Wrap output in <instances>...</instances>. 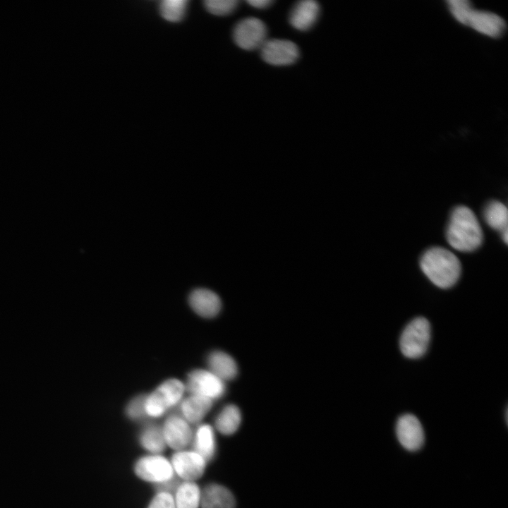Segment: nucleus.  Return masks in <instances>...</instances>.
Masks as SVG:
<instances>
[{
  "mask_svg": "<svg viewBox=\"0 0 508 508\" xmlns=\"http://www.w3.org/2000/svg\"><path fill=\"white\" fill-rule=\"evenodd\" d=\"M320 8L319 4L314 0H303L298 1L289 13V23L300 31L310 30L316 23Z\"/></svg>",
  "mask_w": 508,
  "mask_h": 508,
  "instance_id": "ddd939ff",
  "label": "nucleus"
},
{
  "mask_svg": "<svg viewBox=\"0 0 508 508\" xmlns=\"http://www.w3.org/2000/svg\"><path fill=\"white\" fill-rule=\"evenodd\" d=\"M267 27L262 20L248 17L236 24L233 30V38L238 47L250 51L260 49L267 40Z\"/></svg>",
  "mask_w": 508,
  "mask_h": 508,
  "instance_id": "39448f33",
  "label": "nucleus"
},
{
  "mask_svg": "<svg viewBox=\"0 0 508 508\" xmlns=\"http://www.w3.org/2000/svg\"><path fill=\"white\" fill-rule=\"evenodd\" d=\"M209 370L219 379L231 380L238 373V368L235 361L229 354L215 351L212 352L207 358Z\"/></svg>",
  "mask_w": 508,
  "mask_h": 508,
  "instance_id": "f3484780",
  "label": "nucleus"
},
{
  "mask_svg": "<svg viewBox=\"0 0 508 508\" xmlns=\"http://www.w3.org/2000/svg\"><path fill=\"white\" fill-rule=\"evenodd\" d=\"M134 470L140 479L157 484L164 483L174 478V469L171 462L158 454L139 459Z\"/></svg>",
  "mask_w": 508,
  "mask_h": 508,
  "instance_id": "0eeeda50",
  "label": "nucleus"
},
{
  "mask_svg": "<svg viewBox=\"0 0 508 508\" xmlns=\"http://www.w3.org/2000/svg\"><path fill=\"white\" fill-rule=\"evenodd\" d=\"M192 309L203 318H213L220 311L222 303L219 296L207 289H196L189 295Z\"/></svg>",
  "mask_w": 508,
  "mask_h": 508,
  "instance_id": "4468645a",
  "label": "nucleus"
},
{
  "mask_svg": "<svg viewBox=\"0 0 508 508\" xmlns=\"http://www.w3.org/2000/svg\"><path fill=\"white\" fill-rule=\"evenodd\" d=\"M396 433L399 442L407 450L416 451L424 443L423 428L419 420L413 414L406 413L399 418Z\"/></svg>",
  "mask_w": 508,
  "mask_h": 508,
  "instance_id": "9d476101",
  "label": "nucleus"
},
{
  "mask_svg": "<svg viewBox=\"0 0 508 508\" xmlns=\"http://www.w3.org/2000/svg\"><path fill=\"white\" fill-rule=\"evenodd\" d=\"M213 401L207 397L190 394L181 404L183 418L188 423H198L212 408Z\"/></svg>",
  "mask_w": 508,
  "mask_h": 508,
  "instance_id": "dca6fc26",
  "label": "nucleus"
},
{
  "mask_svg": "<svg viewBox=\"0 0 508 508\" xmlns=\"http://www.w3.org/2000/svg\"><path fill=\"white\" fill-rule=\"evenodd\" d=\"M247 3L250 6H251L255 8L263 9V8H265L270 6L273 3V1H272V0H250V1H247Z\"/></svg>",
  "mask_w": 508,
  "mask_h": 508,
  "instance_id": "cd10ccee",
  "label": "nucleus"
},
{
  "mask_svg": "<svg viewBox=\"0 0 508 508\" xmlns=\"http://www.w3.org/2000/svg\"><path fill=\"white\" fill-rule=\"evenodd\" d=\"M201 491L193 481H184L175 491L176 508H198L200 503Z\"/></svg>",
  "mask_w": 508,
  "mask_h": 508,
  "instance_id": "6ab92c4d",
  "label": "nucleus"
},
{
  "mask_svg": "<svg viewBox=\"0 0 508 508\" xmlns=\"http://www.w3.org/2000/svg\"><path fill=\"white\" fill-rule=\"evenodd\" d=\"M162 429L166 445L175 450L181 451L191 441V428L183 417L176 415L169 416Z\"/></svg>",
  "mask_w": 508,
  "mask_h": 508,
  "instance_id": "9b49d317",
  "label": "nucleus"
},
{
  "mask_svg": "<svg viewBox=\"0 0 508 508\" xmlns=\"http://www.w3.org/2000/svg\"><path fill=\"white\" fill-rule=\"evenodd\" d=\"M467 25L492 37H500L505 32L504 20L496 13L471 9Z\"/></svg>",
  "mask_w": 508,
  "mask_h": 508,
  "instance_id": "f8f14e48",
  "label": "nucleus"
},
{
  "mask_svg": "<svg viewBox=\"0 0 508 508\" xmlns=\"http://www.w3.org/2000/svg\"><path fill=\"white\" fill-rule=\"evenodd\" d=\"M420 266L430 282L442 289L454 286L461 271L459 258L442 247L428 249L421 258Z\"/></svg>",
  "mask_w": 508,
  "mask_h": 508,
  "instance_id": "f03ea898",
  "label": "nucleus"
},
{
  "mask_svg": "<svg viewBox=\"0 0 508 508\" xmlns=\"http://www.w3.org/2000/svg\"><path fill=\"white\" fill-rule=\"evenodd\" d=\"M140 442L143 447L155 454L162 452L167 445L162 429L157 425L146 427L140 435Z\"/></svg>",
  "mask_w": 508,
  "mask_h": 508,
  "instance_id": "4be33fe9",
  "label": "nucleus"
},
{
  "mask_svg": "<svg viewBox=\"0 0 508 508\" xmlns=\"http://www.w3.org/2000/svg\"><path fill=\"white\" fill-rule=\"evenodd\" d=\"M262 59L273 66H289L295 63L299 57L298 46L289 40H267L260 47Z\"/></svg>",
  "mask_w": 508,
  "mask_h": 508,
  "instance_id": "6e6552de",
  "label": "nucleus"
},
{
  "mask_svg": "<svg viewBox=\"0 0 508 508\" xmlns=\"http://www.w3.org/2000/svg\"><path fill=\"white\" fill-rule=\"evenodd\" d=\"M449 244L460 252H472L483 243V234L474 212L468 207H455L449 217L446 230Z\"/></svg>",
  "mask_w": 508,
  "mask_h": 508,
  "instance_id": "f257e3e1",
  "label": "nucleus"
},
{
  "mask_svg": "<svg viewBox=\"0 0 508 508\" xmlns=\"http://www.w3.org/2000/svg\"><path fill=\"white\" fill-rule=\"evenodd\" d=\"M449 10L455 18L464 25H467L469 13L472 6L468 0H448Z\"/></svg>",
  "mask_w": 508,
  "mask_h": 508,
  "instance_id": "393cba45",
  "label": "nucleus"
},
{
  "mask_svg": "<svg viewBox=\"0 0 508 508\" xmlns=\"http://www.w3.org/2000/svg\"><path fill=\"white\" fill-rule=\"evenodd\" d=\"M194 452L200 455L206 462L210 461L215 453L216 443L213 428L201 425L197 430L193 442Z\"/></svg>",
  "mask_w": 508,
  "mask_h": 508,
  "instance_id": "a211bd4d",
  "label": "nucleus"
},
{
  "mask_svg": "<svg viewBox=\"0 0 508 508\" xmlns=\"http://www.w3.org/2000/svg\"><path fill=\"white\" fill-rule=\"evenodd\" d=\"M241 421L240 410L236 406L229 404L226 406L217 416L215 427L222 434L229 435L238 430Z\"/></svg>",
  "mask_w": 508,
  "mask_h": 508,
  "instance_id": "412c9836",
  "label": "nucleus"
},
{
  "mask_svg": "<svg viewBox=\"0 0 508 508\" xmlns=\"http://www.w3.org/2000/svg\"><path fill=\"white\" fill-rule=\"evenodd\" d=\"M184 386L190 394L205 397L212 401L220 398L225 392L223 380L210 370L202 369L191 371Z\"/></svg>",
  "mask_w": 508,
  "mask_h": 508,
  "instance_id": "423d86ee",
  "label": "nucleus"
},
{
  "mask_svg": "<svg viewBox=\"0 0 508 508\" xmlns=\"http://www.w3.org/2000/svg\"><path fill=\"white\" fill-rule=\"evenodd\" d=\"M430 340V322L425 318H416L402 332L399 341L401 351L407 358H420L426 352Z\"/></svg>",
  "mask_w": 508,
  "mask_h": 508,
  "instance_id": "7ed1b4c3",
  "label": "nucleus"
},
{
  "mask_svg": "<svg viewBox=\"0 0 508 508\" xmlns=\"http://www.w3.org/2000/svg\"><path fill=\"white\" fill-rule=\"evenodd\" d=\"M236 0H207L204 1L205 8L216 16H226L231 13L238 6Z\"/></svg>",
  "mask_w": 508,
  "mask_h": 508,
  "instance_id": "b1692460",
  "label": "nucleus"
},
{
  "mask_svg": "<svg viewBox=\"0 0 508 508\" xmlns=\"http://www.w3.org/2000/svg\"><path fill=\"white\" fill-rule=\"evenodd\" d=\"M201 508H235L233 494L223 485L212 483L201 491Z\"/></svg>",
  "mask_w": 508,
  "mask_h": 508,
  "instance_id": "2eb2a0df",
  "label": "nucleus"
},
{
  "mask_svg": "<svg viewBox=\"0 0 508 508\" xmlns=\"http://www.w3.org/2000/svg\"><path fill=\"white\" fill-rule=\"evenodd\" d=\"M145 399L146 395H139L129 401L126 406V412L131 419H141L147 415L145 407Z\"/></svg>",
  "mask_w": 508,
  "mask_h": 508,
  "instance_id": "a878e982",
  "label": "nucleus"
},
{
  "mask_svg": "<svg viewBox=\"0 0 508 508\" xmlns=\"http://www.w3.org/2000/svg\"><path fill=\"white\" fill-rule=\"evenodd\" d=\"M206 461L194 451H178L171 458L174 471L185 481H194L204 473Z\"/></svg>",
  "mask_w": 508,
  "mask_h": 508,
  "instance_id": "1a4fd4ad",
  "label": "nucleus"
},
{
  "mask_svg": "<svg viewBox=\"0 0 508 508\" xmlns=\"http://www.w3.org/2000/svg\"><path fill=\"white\" fill-rule=\"evenodd\" d=\"M147 508H176L174 497L171 493L159 492L154 497Z\"/></svg>",
  "mask_w": 508,
  "mask_h": 508,
  "instance_id": "bb28decb",
  "label": "nucleus"
},
{
  "mask_svg": "<svg viewBox=\"0 0 508 508\" xmlns=\"http://www.w3.org/2000/svg\"><path fill=\"white\" fill-rule=\"evenodd\" d=\"M187 2L186 0H163L159 6L160 14L168 21H180L185 14Z\"/></svg>",
  "mask_w": 508,
  "mask_h": 508,
  "instance_id": "5701e85b",
  "label": "nucleus"
},
{
  "mask_svg": "<svg viewBox=\"0 0 508 508\" xmlns=\"http://www.w3.org/2000/svg\"><path fill=\"white\" fill-rule=\"evenodd\" d=\"M180 380L169 379L162 383L150 394L146 396L145 412L151 417L161 416L169 409L177 404L185 392Z\"/></svg>",
  "mask_w": 508,
  "mask_h": 508,
  "instance_id": "20e7f679",
  "label": "nucleus"
},
{
  "mask_svg": "<svg viewBox=\"0 0 508 508\" xmlns=\"http://www.w3.org/2000/svg\"><path fill=\"white\" fill-rule=\"evenodd\" d=\"M483 216L487 224L495 230L502 232L507 229L508 214L507 207L500 201L492 200L486 205Z\"/></svg>",
  "mask_w": 508,
  "mask_h": 508,
  "instance_id": "aec40b11",
  "label": "nucleus"
}]
</instances>
